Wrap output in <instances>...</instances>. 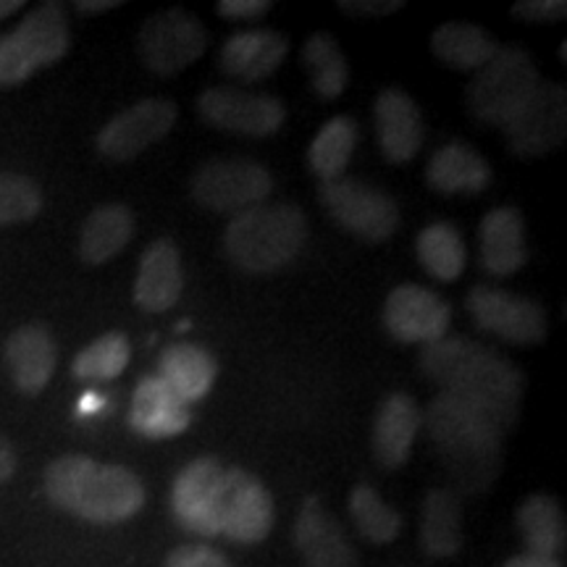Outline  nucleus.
I'll use <instances>...</instances> for the list:
<instances>
[{"mask_svg": "<svg viewBox=\"0 0 567 567\" xmlns=\"http://www.w3.org/2000/svg\"><path fill=\"white\" fill-rule=\"evenodd\" d=\"M134 216L126 205H101L87 216L80 237V255L87 266H103L130 245Z\"/></svg>", "mask_w": 567, "mask_h": 567, "instance_id": "obj_28", "label": "nucleus"}, {"mask_svg": "<svg viewBox=\"0 0 567 567\" xmlns=\"http://www.w3.org/2000/svg\"><path fill=\"white\" fill-rule=\"evenodd\" d=\"M507 151L517 158H538L565 142L567 95L557 82H538L526 105L502 126Z\"/></svg>", "mask_w": 567, "mask_h": 567, "instance_id": "obj_11", "label": "nucleus"}, {"mask_svg": "<svg viewBox=\"0 0 567 567\" xmlns=\"http://www.w3.org/2000/svg\"><path fill=\"white\" fill-rule=\"evenodd\" d=\"M13 473H17V452L9 439L0 436V484H9Z\"/></svg>", "mask_w": 567, "mask_h": 567, "instance_id": "obj_42", "label": "nucleus"}, {"mask_svg": "<svg viewBox=\"0 0 567 567\" xmlns=\"http://www.w3.org/2000/svg\"><path fill=\"white\" fill-rule=\"evenodd\" d=\"M193 200L213 213L239 216L258 208L274 193V176L260 163L247 158H221L205 163L193 176Z\"/></svg>", "mask_w": 567, "mask_h": 567, "instance_id": "obj_8", "label": "nucleus"}, {"mask_svg": "<svg viewBox=\"0 0 567 567\" xmlns=\"http://www.w3.org/2000/svg\"><path fill=\"white\" fill-rule=\"evenodd\" d=\"M425 182L439 195H476L492 184V166L476 147L450 142L431 155Z\"/></svg>", "mask_w": 567, "mask_h": 567, "instance_id": "obj_25", "label": "nucleus"}, {"mask_svg": "<svg viewBox=\"0 0 567 567\" xmlns=\"http://www.w3.org/2000/svg\"><path fill=\"white\" fill-rule=\"evenodd\" d=\"M337 6L350 17H389L405 9V0H339Z\"/></svg>", "mask_w": 567, "mask_h": 567, "instance_id": "obj_39", "label": "nucleus"}, {"mask_svg": "<svg viewBox=\"0 0 567 567\" xmlns=\"http://www.w3.org/2000/svg\"><path fill=\"white\" fill-rule=\"evenodd\" d=\"M122 6V0H76L74 9L82 13V17H97V13L113 11Z\"/></svg>", "mask_w": 567, "mask_h": 567, "instance_id": "obj_43", "label": "nucleus"}, {"mask_svg": "<svg viewBox=\"0 0 567 567\" xmlns=\"http://www.w3.org/2000/svg\"><path fill=\"white\" fill-rule=\"evenodd\" d=\"M423 425V410L405 392H392L379 405L373 421V457L386 471L408 463L417 431Z\"/></svg>", "mask_w": 567, "mask_h": 567, "instance_id": "obj_20", "label": "nucleus"}, {"mask_svg": "<svg viewBox=\"0 0 567 567\" xmlns=\"http://www.w3.org/2000/svg\"><path fill=\"white\" fill-rule=\"evenodd\" d=\"M24 9V0H0V21Z\"/></svg>", "mask_w": 567, "mask_h": 567, "instance_id": "obj_44", "label": "nucleus"}, {"mask_svg": "<svg viewBox=\"0 0 567 567\" xmlns=\"http://www.w3.org/2000/svg\"><path fill=\"white\" fill-rule=\"evenodd\" d=\"M184 287L182 258L172 239H155L142 252L140 274L134 281V302L145 313H166L179 302Z\"/></svg>", "mask_w": 567, "mask_h": 567, "instance_id": "obj_23", "label": "nucleus"}, {"mask_svg": "<svg viewBox=\"0 0 567 567\" xmlns=\"http://www.w3.org/2000/svg\"><path fill=\"white\" fill-rule=\"evenodd\" d=\"M496 51H499V42L484 27L465 24V21H446L431 34V53L457 71L476 74L494 59Z\"/></svg>", "mask_w": 567, "mask_h": 567, "instance_id": "obj_29", "label": "nucleus"}, {"mask_svg": "<svg viewBox=\"0 0 567 567\" xmlns=\"http://www.w3.org/2000/svg\"><path fill=\"white\" fill-rule=\"evenodd\" d=\"M271 9L274 3H268V0H221V3H218V13L231 21L260 19Z\"/></svg>", "mask_w": 567, "mask_h": 567, "instance_id": "obj_40", "label": "nucleus"}, {"mask_svg": "<svg viewBox=\"0 0 567 567\" xmlns=\"http://www.w3.org/2000/svg\"><path fill=\"white\" fill-rule=\"evenodd\" d=\"M140 55L153 74L174 76L200 59L208 48V32L184 9H168L155 13L142 24Z\"/></svg>", "mask_w": 567, "mask_h": 567, "instance_id": "obj_10", "label": "nucleus"}, {"mask_svg": "<svg viewBox=\"0 0 567 567\" xmlns=\"http://www.w3.org/2000/svg\"><path fill=\"white\" fill-rule=\"evenodd\" d=\"M302 66L308 69L310 84L321 101H337L350 87V66L329 32H313L302 45Z\"/></svg>", "mask_w": 567, "mask_h": 567, "instance_id": "obj_32", "label": "nucleus"}, {"mask_svg": "<svg viewBox=\"0 0 567 567\" xmlns=\"http://www.w3.org/2000/svg\"><path fill=\"white\" fill-rule=\"evenodd\" d=\"M166 567H231L221 551L205 544H182L168 551Z\"/></svg>", "mask_w": 567, "mask_h": 567, "instance_id": "obj_37", "label": "nucleus"}, {"mask_svg": "<svg viewBox=\"0 0 567 567\" xmlns=\"http://www.w3.org/2000/svg\"><path fill=\"white\" fill-rule=\"evenodd\" d=\"M218 363L216 358L197 344H172L158 358V379L182 402H200L216 384Z\"/></svg>", "mask_w": 567, "mask_h": 567, "instance_id": "obj_26", "label": "nucleus"}, {"mask_svg": "<svg viewBox=\"0 0 567 567\" xmlns=\"http://www.w3.org/2000/svg\"><path fill=\"white\" fill-rule=\"evenodd\" d=\"M373 122L375 140L389 163L402 166L421 153L425 140L423 116L408 92L396 87L381 90L373 103Z\"/></svg>", "mask_w": 567, "mask_h": 567, "instance_id": "obj_18", "label": "nucleus"}, {"mask_svg": "<svg viewBox=\"0 0 567 567\" xmlns=\"http://www.w3.org/2000/svg\"><path fill=\"white\" fill-rule=\"evenodd\" d=\"M513 13L517 19L530 21H557L567 17V3L563 0H523V3H515Z\"/></svg>", "mask_w": 567, "mask_h": 567, "instance_id": "obj_38", "label": "nucleus"}, {"mask_svg": "<svg viewBox=\"0 0 567 567\" xmlns=\"http://www.w3.org/2000/svg\"><path fill=\"white\" fill-rule=\"evenodd\" d=\"M423 425L460 492L484 494L492 488L502 467L505 434L484 410L450 392H439L425 408Z\"/></svg>", "mask_w": 567, "mask_h": 567, "instance_id": "obj_2", "label": "nucleus"}, {"mask_svg": "<svg viewBox=\"0 0 567 567\" xmlns=\"http://www.w3.org/2000/svg\"><path fill=\"white\" fill-rule=\"evenodd\" d=\"M417 260L423 271L436 281H455L467 266V247L463 234L446 221H436L417 234Z\"/></svg>", "mask_w": 567, "mask_h": 567, "instance_id": "obj_31", "label": "nucleus"}, {"mask_svg": "<svg viewBox=\"0 0 567 567\" xmlns=\"http://www.w3.org/2000/svg\"><path fill=\"white\" fill-rule=\"evenodd\" d=\"M132 358V344L122 331H111V334H103L101 339L84 347V350L76 354L74 363H71V373L74 379L87 381V384H95V381H113L124 373V368L130 365Z\"/></svg>", "mask_w": 567, "mask_h": 567, "instance_id": "obj_35", "label": "nucleus"}, {"mask_svg": "<svg viewBox=\"0 0 567 567\" xmlns=\"http://www.w3.org/2000/svg\"><path fill=\"white\" fill-rule=\"evenodd\" d=\"M55 363H59L55 339L42 323L21 326L6 339V365L21 394L38 396L51 384Z\"/></svg>", "mask_w": 567, "mask_h": 567, "instance_id": "obj_19", "label": "nucleus"}, {"mask_svg": "<svg viewBox=\"0 0 567 567\" xmlns=\"http://www.w3.org/2000/svg\"><path fill=\"white\" fill-rule=\"evenodd\" d=\"M538 82L536 63L523 48H499L467 84V111L481 124L505 126L534 95Z\"/></svg>", "mask_w": 567, "mask_h": 567, "instance_id": "obj_5", "label": "nucleus"}, {"mask_svg": "<svg viewBox=\"0 0 567 567\" xmlns=\"http://www.w3.org/2000/svg\"><path fill=\"white\" fill-rule=\"evenodd\" d=\"M308 239V218L292 203L258 205L234 216L224 234L226 258L245 274H276Z\"/></svg>", "mask_w": 567, "mask_h": 567, "instance_id": "obj_4", "label": "nucleus"}, {"mask_svg": "<svg viewBox=\"0 0 567 567\" xmlns=\"http://www.w3.org/2000/svg\"><path fill=\"white\" fill-rule=\"evenodd\" d=\"M226 467L216 457H197L176 473L172 484V513L184 530L195 536H218L216 507Z\"/></svg>", "mask_w": 567, "mask_h": 567, "instance_id": "obj_16", "label": "nucleus"}, {"mask_svg": "<svg viewBox=\"0 0 567 567\" xmlns=\"http://www.w3.org/2000/svg\"><path fill=\"white\" fill-rule=\"evenodd\" d=\"M350 517L358 534L371 544H392L402 530V515L389 507L373 486L358 484L350 494Z\"/></svg>", "mask_w": 567, "mask_h": 567, "instance_id": "obj_34", "label": "nucleus"}, {"mask_svg": "<svg viewBox=\"0 0 567 567\" xmlns=\"http://www.w3.org/2000/svg\"><path fill=\"white\" fill-rule=\"evenodd\" d=\"M42 210V193L30 176L0 174V226L32 221Z\"/></svg>", "mask_w": 567, "mask_h": 567, "instance_id": "obj_36", "label": "nucleus"}, {"mask_svg": "<svg viewBox=\"0 0 567 567\" xmlns=\"http://www.w3.org/2000/svg\"><path fill=\"white\" fill-rule=\"evenodd\" d=\"M197 113L205 124L243 137H271L281 130L284 103L268 92L243 87H210L197 97Z\"/></svg>", "mask_w": 567, "mask_h": 567, "instance_id": "obj_12", "label": "nucleus"}, {"mask_svg": "<svg viewBox=\"0 0 567 567\" xmlns=\"http://www.w3.org/2000/svg\"><path fill=\"white\" fill-rule=\"evenodd\" d=\"M42 486L55 507L95 526L124 523L145 507V486L137 473L84 455L55 457L45 467Z\"/></svg>", "mask_w": 567, "mask_h": 567, "instance_id": "obj_3", "label": "nucleus"}, {"mask_svg": "<svg viewBox=\"0 0 567 567\" xmlns=\"http://www.w3.org/2000/svg\"><path fill=\"white\" fill-rule=\"evenodd\" d=\"M276 520L274 496L243 467H226L216 507V530L218 536L229 538L234 544H260L268 538Z\"/></svg>", "mask_w": 567, "mask_h": 567, "instance_id": "obj_9", "label": "nucleus"}, {"mask_svg": "<svg viewBox=\"0 0 567 567\" xmlns=\"http://www.w3.org/2000/svg\"><path fill=\"white\" fill-rule=\"evenodd\" d=\"M193 423L187 402H182L158 375H145L132 394L130 429L145 439H172Z\"/></svg>", "mask_w": 567, "mask_h": 567, "instance_id": "obj_24", "label": "nucleus"}, {"mask_svg": "<svg viewBox=\"0 0 567 567\" xmlns=\"http://www.w3.org/2000/svg\"><path fill=\"white\" fill-rule=\"evenodd\" d=\"M467 313L478 329L509 344H538L547 337V316L542 305L507 289L478 284L467 292Z\"/></svg>", "mask_w": 567, "mask_h": 567, "instance_id": "obj_13", "label": "nucleus"}, {"mask_svg": "<svg viewBox=\"0 0 567 567\" xmlns=\"http://www.w3.org/2000/svg\"><path fill=\"white\" fill-rule=\"evenodd\" d=\"M318 197H321L329 216L363 243H386L400 229V205L386 193L354 179V176L321 182L318 184Z\"/></svg>", "mask_w": 567, "mask_h": 567, "instance_id": "obj_7", "label": "nucleus"}, {"mask_svg": "<svg viewBox=\"0 0 567 567\" xmlns=\"http://www.w3.org/2000/svg\"><path fill=\"white\" fill-rule=\"evenodd\" d=\"M69 21L61 3H42L6 38H0V87H17L34 71L69 53Z\"/></svg>", "mask_w": 567, "mask_h": 567, "instance_id": "obj_6", "label": "nucleus"}, {"mask_svg": "<svg viewBox=\"0 0 567 567\" xmlns=\"http://www.w3.org/2000/svg\"><path fill=\"white\" fill-rule=\"evenodd\" d=\"M289 53V40L276 30L234 32L224 42L218 66L231 80L252 84L271 76Z\"/></svg>", "mask_w": 567, "mask_h": 567, "instance_id": "obj_21", "label": "nucleus"}, {"mask_svg": "<svg viewBox=\"0 0 567 567\" xmlns=\"http://www.w3.org/2000/svg\"><path fill=\"white\" fill-rule=\"evenodd\" d=\"M176 111L168 97H145L113 116L97 134V153L111 161H132L174 130Z\"/></svg>", "mask_w": 567, "mask_h": 567, "instance_id": "obj_15", "label": "nucleus"}, {"mask_svg": "<svg viewBox=\"0 0 567 567\" xmlns=\"http://www.w3.org/2000/svg\"><path fill=\"white\" fill-rule=\"evenodd\" d=\"M421 371L425 379L442 386V392L484 410L499 425L502 434H507L517 423L523 373L492 347L467 337H444L423 347Z\"/></svg>", "mask_w": 567, "mask_h": 567, "instance_id": "obj_1", "label": "nucleus"}, {"mask_svg": "<svg viewBox=\"0 0 567 567\" xmlns=\"http://www.w3.org/2000/svg\"><path fill=\"white\" fill-rule=\"evenodd\" d=\"M292 538L302 567H358V551L318 496L302 502Z\"/></svg>", "mask_w": 567, "mask_h": 567, "instance_id": "obj_17", "label": "nucleus"}, {"mask_svg": "<svg viewBox=\"0 0 567 567\" xmlns=\"http://www.w3.org/2000/svg\"><path fill=\"white\" fill-rule=\"evenodd\" d=\"M358 122L352 116H334L326 122L308 147V163L321 182L344 176L354 145H358Z\"/></svg>", "mask_w": 567, "mask_h": 567, "instance_id": "obj_33", "label": "nucleus"}, {"mask_svg": "<svg viewBox=\"0 0 567 567\" xmlns=\"http://www.w3.org/2000/svg\"><path fill=\"white\" fill-rule=\"evenodd\" d=\"M481 268L488 276H513L526 266V224L523 213L513 205L488 210L478 229Z\"/></svg>", "mask_w": 567, "mask_h": 567, "instance_id": "obj_22", "label": "nucleus"}, {"mask_svg": "<svg viewBox=\"0 0 567 567\" xmlns=\"http://www.w3.org/2000/svg\"><path fill=\"white\" fill-rule=\"evenodd\" d=\"M463 505L452 488H431L423 499L421 547L429 557L446 559L463 549Z\"/></svg>", "mask_w": 567, "mask_h": 567, "instance_id": "obj_27", "label": "nucleus"}, {"mask_svg": "<svg viewBox=\"0 0 567 567\" xmlns=\"http://www.w3.org/2000/svg\"><path fill=\"white\" fill-rule=\"evenodd\" d=\"M502 567H563L557 557H544V555H534V551H523V555L509 557Z\"/></svg>", "mask_w": 567, "mask_h": 567, "instance_id": "obj_41", "label": "nucleus"}, {"mask_svg": "<svg viewBox=\"0 0 567 567\" xmlns=\"http://www.w3.org/2000/svg\"><path fill=\"white\" fill-rule=\"evenodd\" d=\"M526 551L544 557H559L565 549V513L549 494H530L515 513Z\"/></svg>", "mask_w": 567, "mask_h": 567, "instance_id": "obj_30", "label": "nucleus"}, {"mask_svg": "<svg viewBox=\"0 0 567 567\" xmlns=\"http://www.w3.org/2000/svg\"><path fill=\"white\" fill-rule=\"evenodd\" d=\"M452 308L417 284H400L384 302V329L400 344H434L450 337Z\"/></svg>", "mask_w": 567, "mask_h": 567, "instance_id": "obj_14", "label": "nucleus"}]
</instances>
